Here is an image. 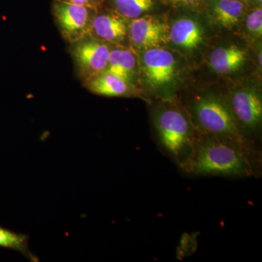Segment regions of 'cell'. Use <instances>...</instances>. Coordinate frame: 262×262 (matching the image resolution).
I'll return each instance as SVG.
<instances>
[{"label":"cell","mask_w":262,"mask_h":262,"mask_svg":"<svg viewBox=\"0 0 262 262\" xmlns=\"http://www.w3.org/2000/svg\"><path fill=\"white\" fill-rule=\"evenodd\" d=\"M193 115L206 135L241 148L255 158L254 148L243 135L230 106L223 98L213 95L202 96L193 105Z\"/></svg>","instance_id":"cell-2"},{"label":"cell","mask_w":262,"mask_h":262,"mask_svg":"<svg viewBox=\"0 0 262 262\" xmlns=\"http://www.w3.org/2000/svg\"><path fill=\"white\" fill-rule=\"evenodd\" d=\"M85 82L89 91L99 96L119 97L127 96L130 91L128 82L106 72H101Z\"/></svg>","instance_id":"cell-12"},{"label":"cell","mask_w":262,"mask_h":262,"mask_svg":"<svg viewBox=\"0 0 262 262\" xmlns=\"http://www.w3.org/2000/svg\"><path fill=\"white\" fill-rule=\"evenodd\" d=\"M169 38L176 46L193 50L203 42V34L198 22L191 18H183L174 22L169 31Z\"/></svg>","instance_id":"cell-11"},{"label":"cell","mask_w":262,"mask_h":262,"mask_svg":"<svg viewBox=\"0 0 262 262\" xmlns=\"http://www.w3.org/2000/svg\"><path fill=\"white\" fill-rule=\"evenodd\" d=\"M130 40L139 49L159 48L165 42L166 27L155 17L146 15L133 19L128 27Z\"/></svg>","instance_id":"cell-8"},{"label":"cell","mask_w":262,"mask_h":262,"mask_svg":"<svg viewBox=\"0 0 262 262\" xmlns=\"http://www.w3.org/2000/svg\"><path fill=\"white\" fill-rule=\"evenodd\" d=\"M154 125L160 149L177 166L185 170L198 141L187 116L178 108H164L155 114Z\"/></svg>","instance_id":"cell-3"},{"label":"cell","mask_w":262,"mask_h":262,"mask_svg":"<svg viewBox=\"0 0 262 262\" xmlns=\"http://www.w3.org/2000/svg\"><path fill=\"white\" fill-rule=\"evenodd\" d=\"M118 13H107L95 15L91 25V32L108 42H119L127 35L126 21Z\"/></svg>","instance_id":"cell-9"},{"label":"cell","mask_w":262,"mask_h":262,"mask_svg":"<svg viewBox=\"0 0 262 262\" xmlns=\"http://www.w3.org/2000/svg\"><path fill=\"white\" fill-rule=\"evenodd\" d=\"M170 1L173 2V3H181V4H193V3H195L196 2L199 1V0H170Z\"/></svg>","instance_id":"cell-19"},{"label":"cell","mask_w":262,"mask_h":262,"mask_svg":"<svg viewBox=\"0 0 262 262\" xmlns=\"http://www.w3.org/2000/svg\"><path fill=\"white\" fill-rule=\"evenodd\" d=\"M29 237L27 234L14 232L0 226V248L18 251L32 262H38L39 258L31 251Z\"/></svg>","instance_id":"cell-15"},{"label":"cell","mask_w":262,"mask_h":262,"mask_svg":"<svg viewBox=\"0 0 262 262\" xmlns=\"http://www.w3.org/2000/svg\"><path fill=\"white\" fill-rule=\"evenodd\" d=\"M211 6L217 23L228 29L238 23L245 8L244 3L239 0H211Z\"/></svg>","instance_id":"cell-13"},{"label":"cell","mask_w":262,"mask_h":262,"mask_svg":"<svg viewBox=\"0 0 262 262\" xmlns=\"http://www.w3.org/2000/svg\"><path fill=\"white\" fill-rule=\"evenodd\" d=\"M247 60V54L237 46H222L213 50L209 63L213 71L221 75H228L239 70Z\"/></svg>","instance_id":"cell-10"},{"label":"cell","mask_w":262,"mask_h":262,"mask_svg":"<svg viewBox=\"0 0 262 262\" xmlns=\"http://www.w3.org/2000/svg\"><path fill=\"white\" fill-rule=\"evenodd\" d=\"M117 13L124 18L135 19L149 11L154 5L153 0H113Z\"/></svg>","instance_id":"cell-16"},{"label":"cell","mask_w":262,"mask_h":262,"mask_svg":"<svg viewBox=\"0 0 262 262\" xmlns=\"http://www.w3.org/2000/svg\"><path fill=\"white\" fill-rule=\"evenodd\" d=\"M246 27L248 32L256 37L262 35V9L258 7L253 10L246 19Z\"/></svg>","instance_id":"cell-17"},{"label":"cell","mask_w":262,"mask_h":262,"mask_svg":"<svg viewBox=\"0 0 262 262\" xmlns=\"http://www.w3.org/2000/svg\"><path fill=\"white\" fill-rule=\"evenodd\" d=\"M142 66L146 80L153 87H161L173 80L177 63L170 51L160 47L146 50Z\"/></svg>","instance_id":"cell-7"},{"label":"cell","mask_w":262,"mask_h":262,"mask_svg":"<svg viewBox=\"0 0 262 262\" xmlns=\"http://www.w3.org/2000/svg\"><path fill=\"white\" fill-rule=\"evenodd\" d=\"M229 106L238 126L254 133L261 125L262 100L261 95L254 89L246 88L234 91Z\"/></svg>","instance_id":"cell-6"},{"label":"cell","mask_w":262,"mask_h":262,"mask_svg":"<svg viewBox=\"0 0 262 262\" xmlns=\"http://www.w3.org/2000/svg\"><path fill=\"white\" fill-rule=\"evenodd\" d=\"M89 36L72 43V47L79 73L85 81L104 72L111 51L107 45Z\"/></svg>","instance_id":"cell-5"},{"label":"cell","mask_w":262,"mask_h":262,"mask_svg":"<svg viewBox=\"0 0 262 262\" xmlns=\"http://www.w3.org/2000/svg\"><path fill=\"white\" fill-rule=\"evenodd\" d=\"M73 4L83 5L93 9H97L98 6L103 3V0H62Z\"/></svg>","instance_id":"cell-18"},{"label":"cell","mask_w":262,"mask_h":262,"mask_svg":"<svg viewBox=\"0 0 262 262\" xmlns=\"http://www.w3.org/2000/svg\"><path fill=\"white\" fill-rule=\"evenodd\" d=\"M253 160L241 148L206 135L198 139L192 160L184 171L201 177L248 178L255 173Z\"/></svg>","instance_id":"cell-1"},{"label":"cell","mask_w":262,"mask_h":262,"mask_svg":"<svg viewBox=\"0 0 262 262\" xmlns=\"http://www.w3.org/2000/svg\"><path fill=\"white\" fill-rule=\"evenodd\" d=\"M96 10L62 0H54L53 6V15L60 32L72 43L89 35Z\"/></svg>","instance_id":"cell-4"},{"label":"cell","mask_w":262,"mask_h":262,"mask_svg":"<svg viewBox=\"0 0 262 262\" xmlns=\"http://www.w3.org/2000/svg\"><path fill=\"white\" fill-rule=\"evenodd\" d=\"M136 58L128 50L115 49L110 51L104 72L118 76L130 84L135 75Z\"/></svg>","instance_id":"cell-14"},{"label":"cell","mask_w":262,"mask_h":262,"mask_svg":"<svg viewBox=\"0 0 262 262\" xmlns=\"http://www.w3.org/2000/svg\"><path fill=\"white\" fill-rule=\"evenodd\" d=\"M261 53H259L258 55V63H259L260 66H261Z\"/></svg>","instance_id":"cell-20"}]
</instances>
